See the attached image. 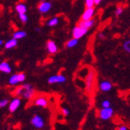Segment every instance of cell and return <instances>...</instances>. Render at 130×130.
Here are the masks:
<instances>
[{"mask_svg":"<svg viewBox=\"0 0 130 130\" xmlns=\"http://www.w3.org/2000/svg\"><path fill=\"white\" fill-rule=\"evenodd\" d=\"M94 15V8H87L84 10L83 14L82 15L81 20L87 21V20H90L92 19Z\"/></svg>","mask_w":130,"mask_h":130,"instance_id":"obj_11","label":"cell"},{"mask_svg":"<svg viewBox=\"0 0 130 130\" xmlns=\"http://www.w3.org/2000/svg\"><path fill=\"white\" fill-rule=\"evenodd\" d=\"M99 38H101V39H103V38H105V36H104L102 34H99Z\"/></svg>","mask_w":130,"mask_h":130,"instance_id":"obj_32","label":"cell"},{"mask_svg":"<svg viewBox=\"0 0 130 130\" xmlns=\"http://www.w3.org/2000/svg\"><path fill=\"white\" fill-rule=\"evenodd\" d=\"M102 1V0H94V3H95V5H99Z\"/></svg>","mask_w":130,"mask_h":130,"instance_id":"obj_29","label":"cell"},{"mask_svg":"<svg viewBox=\"0 0 130 130\" xmlns=\"http://www.w3.org/2000/svg\"><path fill=\"white\" fill-rule=\"evenodd\" d=\"M78 42H79V40L75 39V38H71V39L68 40V42L66 43V46L68 48H73L75 46H76Z\"/></svg>","mask_w":130,"mask_h":130,"instance_id":"obj_20","label":"cell"},{"mask_svg":"<svg viewBox=\"0 0 130 130\" xmlns=\"http://www.w3.org/2000/svg\"><path fill=\"white\" fill-rule=\"evenodd\" d=\"M113 115V109L111 107L102 108L99 112V117L102 120L107 121L109 120Z\"/></svg>","mask_w":130,"mask_h":130,"instance_id":"obj_5","label":"cell"},{"mask_svg":"<svg viewBox=\"0 0 130 130\" xmlns=\"http://www.w3.org/2000/svg\"><path fill=\"white\" fill-rule=\"evenodd\" d=\"M85 5L87 8H93L94 6L95 5L94 0H85Z\"/></svg>","mask_w":130,"mask_h":130,"instance_id":"obj_22","label":"cell"},{"mask_svg":"<svg viewBox=\"0 0 130 130\" xmlns=\"http://www.w3.org/2000/svg\"><path fill=\"white\" fill-rule=\"evenodd\" d=\"M112 84L110 83L109 81H103L102 82H100L99 84V89L101 91H102V92H109V91H110L112 89Z\"/></svg>","mask_w":130,"mask_h":130,"instance_id":"obj_13","label":"cell"},{"mask_svg":"<svg viewBox=\"0 0 130 130\" xmlns=\"http://www.w3.org/2000/svg\"><path fill=\"white\" fill-rule=\"evenodd\" d=\"M123 48L126 52L130 53V40H127L123 43Z\"/></svg>","mask_w":130,"mask_h":130,"instance_id":"obj_23","label":"cell"},{"mask_svg":"<svg viewBox=\"0 0 130 130\" xmlns=\"http://www.w3.org/2000/svg\"><path fill=\"white\" fill-rule=\"evenodd\" d=\"M9 104V101L8 99L3 98L2 100H0V108H4L6 107Z\"/></svg>","mask_w":130,"mask_h":130,"instance_id":"obj_25","label":"cell"},{"mask_svg":"<svg viewBox=\"0 0 130 130\" xmlns=\"http://www.w3.org/2000/svg\"><path fill=\"white\" fill-rule=\"evenodd\" d=\"M123 10H124V8L122 7L121 6H117V8L115 10V15L117 17H118L120 16L122 13H123Z\"/></svg>","mask_w":130,"mask_h":130,"instance_id":"obj_24","label":"cell"},{"mask_svg":"<svg viewBox=\"0 0 130 130\" xmlns=\"http://www.w3.org/2000/svg\"><path fill=\"white\" fill-rule=\"evenodd\" d=\"M118 130H128V128L125 125H122V126H120L118 128Z\"/></svg>","mask_w":130,"mask_h":130,"instance_id":"obj_28","label":"cell"},{"mask_svg":"<svg viewBox=\"0 0 130 130\" xmlns=\"http://www.w3.org/2000/svg\"><path fill=\"white\" fill-rule=\"evenodd\" d=\"M95 79V72L94 69H90L86 77V90L90 93L93 88V84Z\"/></svg>","mask_w":130,"mask_h":130,"instance_id":"obj_2","label":"cell"},{"mask_svg":"<svg viewBox=\"0 0 130 130\" xmlns=\"http://www.w3.org/2000/svg\"><path fill=\"white\" fill-rule=\"evenodd\" d=\"M46 47H47V50L48 51V53L51 54H54L57 53V51H58L57 45L56 44L54 41H52V40L48 41L46 44Z\"/></svg>","mask_w":130,"mask_h":130,"instance_id":"obj_12","label":"cell"},{"mask_svg":"<svg viewBox=\"0 0 130 130\" xmlns=\"http://www.w3.org/2000/svg\"><path fill=\"white\" fill-rule=\"evenodd\" d=\"M67 81L66 77L59 74V75H53L51 76L48 79V82L49 84H56V83H63Z\"/></svg>","mask_w":130,"mask_h":130,"instance_id":"obj_7","label":"cell"},{"mask_svg":"<svg viewBox=\"0 0 130 130\" xmlns=\"http://www.w3.org/2000/svg\"><path fill=\"white\" fill-rule=\"evenodd\" d=\"M21 99L19 97H15L9 103V110L11 113L15 112L21 105Z\"/></svg>","mask_w":130,"mask_h":130,"instance_id":"obj_9","label":"cell"},{"mask_svg":"<svg viewBox=\"0 0 130 130\" xmlns=\"http://www.w3.org/2000/svg\"><path fill=\"white\" fill-rule=\"evenodd\" d=\"M31 125L37 129H41L44 127L45 121L41 115H34L31 119Z\"/></svg>","mask_w":130,"mask_h":130,"instance_id":"obj_3","label":"cell"},{"mask_svg":"<svg viewBox=\"0 0 130 130\" xmlns=\"http://www.w3.org/2000/svg\"><path fill=\"white\" fill-rule=\"evenodd\" d=\"M11 71V66L7 62H2L0 63V72H3L5 74H10Z\"/></svg>","mask_w":130,"mask_h":130,"instance_id":"obj_15","label":"cell"},{"mask_svg":"<svg viewBox=\"0 0 130 130\" xmlns=\"http://www.w3.org/2000/svg\"><path fill=\"white\" fill-rule=\"evenodd\" d=\"M94 24H95V19L92 18V19H90V20H87V21L80 20L77 26H79V27L88 30L89 29L92 28L94 26Z\"/></svg>","mask_w":130,"mask_h":130,"instance_id":"obj_10","label":"cell"},{"mask_svg":"<svg viewBox=\"0 0 130 130\" xmlns=\"http://www.w3.org/2000/svg\"><path fill=\"white\" fill-rule=\"evenodd\" d=\"M27 35L26 32L24 30H17L16 32H14L13 34V38H14L16 40H19V39H22L25 36Z\"/></svg>","mask_w":130,"mask_h":130,"instance_id":"obj_18","label":"cell"},{"mask_svg":"<svg viewBox=\"0 0 130 130\" xmlns=\"http://www.w3.org/2000/svg\"><path fill=\"white\" fill-rule=\"evenodd\" d=\"M87 30L86 29H83L79 26H76L72 30V36H73V38H75V39H78L79 40V38H83L85 34H87Z\"/></svg>","mask_w":130,"mask_h":130,"instance_id":"obj_6","label":"cell"},{"mask_svg":"<svg viewBox=\"0 0 130 130\" xmlns=\"http://www.w3.org/2000/svg\"><path fill=\"white\" fill-rule=\"evenodd\" d=\"M18 45V40L14 39V38H11V39L8 40L7 42H6L4 43V47L6 50H10L16 47Z\"/></svg>","mask_w":130,"mask_h":130,"instance_id":"obj_17","label":"cell"},{"mask_svg":"<svg viewBox=\"0 0 130 130\" xmlns=\"http://www.w3.org/2000/svg\"><path fill=\"white\" fill-rule=\"evenodd\" d=\"M25 74L23 73H20V74H16L12 75L10 78H9V84L10 86H15L18 85V83L23 82L25 80Z\"/></svg>","mask_w":130,"mask_h":130,"instance_id":"obj_4","label":"cell"},{"mask_svg":"<svg viewBox=\"0 0 130 130\" xmlns=\"http://www.w3.org/2000/svg\"><path fill=\"white\" fill-rule=\"evenodd\" d=\"M52 8V3L48 1H43L38 5V10L41 14H46Z\"/></svg>","mask_w":130,"mask_h":130,"instance_id":"obj_8","label":"cell"},{"mask_svg":"<svg viewBox=\"0 0 130 130\" xmlns=\"http://www.w3.org/2000/svg\"><path fill=\"white\" fill-rule=\"evenodd\" d=\"M102 108H109L110 107V101L108 100H104L102 102Z\"/></svg>","mask_w":130,"mask_h":130,"instance_id":"obj_26","label":"cell"},{"mask_svg":"<svg viewBox=\"0 0 130 130\" xmlns=\"http://www.w3.org/2000/svg\"><path fill=\"white\" fill-rule=\"evenodd\" d=\"M59 18L58 17H53L51 19H49V20L47 22V26L49 27H56V25H58V23H59Z\"/></svg>","mask_w":130,"mask_h":130,"instance_id":"obj_19","label":"cell"},{"mask_svg":"<svg viewBox=\"0 0 130 130\" xmlns=\"http://www.w3.org/2000/svg\"><path fill=\"white\" fill-rule=\"evenodd\" d=\"M34 30L37 31V32H41V28H39V27H38V28L37 27V28L34 29Z\"/></svg>","mask_w":130,"mask_h":130,"instance_id":"obj_30","label":"cell"},{"mask_svg":"<svg viewBox=\"0 0 130 130\" xmlns=\"http://www.w3.org/2000/svg\"><path fill=\"white\" fill-rule=\"evenodd\" d=\"M61 112H62V114L65 116H67L70 114V110L68 108H62Z\"/></svg>","mask_w":130,"mask_h":130,"instance_id":"obj_27","label":"cell"},{"mask_svg":"<svg viewBox=\"0 0 130 130\" xmlns=\"http://www.w3.org/2000/svg\"><path fill=\"white\" fill-rule=\"evenodd\" d=\"M18 18L20 19V21L22 23H26L28 22V15L26 14H21V15H18Z\"/></svg>","mask_w":130,"mask_h":130,"instance_id":"obj_21","label":"cell"},{"mask_svg":"<svg viewBox=\"0 0 130 130\" xmlns=\"http://www.w3.org/2000/svg\"><path fill=\"white\" fill-rule=\"evenodd\" d=\"M34 94V89L30 84H25L16 89L15 95L25 99H31Z\"/></svg>","mask_w":130,"mask_h":130,"instance_id":"obj_1","label":"cell"},{"mask_svg":"<svg viewBox=\"0 0 130 130\" xmlns=\"http://www.w3.org/2000/svg\"><path fill=\"white\" fill-rule=\"evenodd\" d=\"M34 105L39 107L44 108L48 105V100L44 97H39L34 101Z\"/></svg>","mask_w":130,"mask_h":130,"instance_id":"obj_14","label":"cell"},{"mask_svg":"<svg viewBox=\"0 0 130 130\" xmlns=\"http://www.w3.org/2000/svg\"><path fill=\"white\" fill-rule=\"evenodd\" d=\"M15 10L18 15L21 14H26L27 12V6L25 3H19L15 6Z\"/></svg>","mask_w":130,"mask_h":130,"instance_id":"obj_16","label":"cell"},{"mask_svg":"<svg viewBox=\"0 0 130 130\" xmlns=\"http://www.w3.org/2000/svg\"><path fill=\"white\" fill-rule=\"evenodd\" d=\"M3 45H4V42L2 39H0V47H1Z\"/></svg>","mask_w":130,"mask_h":130,"instance_id":"obj_31","label":"cell"}]
</instances>
